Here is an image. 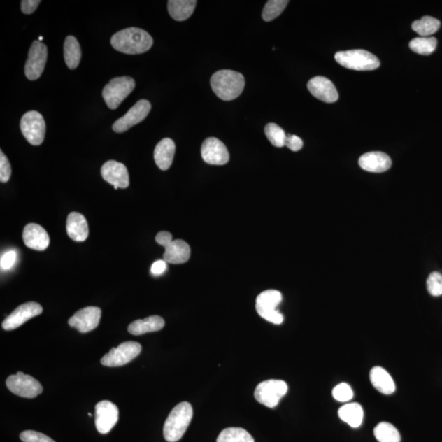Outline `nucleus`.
<instances>
[{"label": "nucleus", "instance_id": "nucleus-1", "mask_svg": "<svg viewBox=\"0 0 442 442\" xmlns=\"http://www.w3.org/2000/svg\"><path fill=\"white\" fill-rule=\"evenodd\" d=\"M110 44L117 51L136 55L150 50L153 40L150 34L143 29L131 27L115 34L110 39Z\"/></svg>", "mask_w": 442, "mask_h": 442}, {"label": "nucleus", "instance_id": "nucleus-2", "mask_svg": "<svg viewBox=\"0 0 442 442\" xmlns=\"http://www.w3.org/2000/svg\"><path fill=\"white\" fill-rule=\"evenodd\" d=\"M211 89L218 98L231 101L243 93L245 86L243 76L231 70L216 71L211 78Z\"/></svg>", "mask_w": 442, "mask_h": 442}, {"label": "nucleus", "instance_id": "nucleus-3", "mask_svg": "<svg viewBox=\"0 0 442 442\" xmlns=\"http://www.w3.org/2000/svg\"><path fill=\"white\" fill-rule=\"evenodd\" d=\"M193 407L189 402H181L171 411L163 427V435L168 442H176L182 439L193 418Z\"/></svg>", "mask_w": 442, "mask_h": 442}, {"label": "nucleus", "instance_id": "nucleus-4", "mask_svg": "<svg viewBox=\"0 0 442 442\" xmlns=\"http://www.w3.org/2000/svg\"><path fill=\"white\" fill-rule=\"evenodd\" d=\"M335 59L345 69L355 71H373L380 66L376 55L363 50L338 52Z\"/></svg>", "mask_w": 442, "mask_h": 442}, {"label": "nucleus", "instance_id": "nucleus-5", "mask_svg": "<svg viewBox=\"0 0 442 442\" xmlns=\"http://www.w3.org/2000/svg\"><path fill=\"white\" fill-rule=\"evenodd\" d=\"M156 242L164 247L166 250L164 255H163V259L166 262L178 265V264L185 263L190 260V247L184 240H172L171 233L162 231L157 234Z\"/></svg>", "mask_w": 442, "mask_h": 442}, {"label": "nucleus", "instance_id": "nucleus-6", "mask_svg": "<svg viewBox=\"0 0 442 442\" xmlns=\"http://www.w3.org/2000/svg\"><path fill=\"white\" fill-rule=\"evenodd\" d=\"M136 81L129 76H121L110 80L103 90V98L110 109H117L133 92Z\"/></svg>", "mask_w": 442, "mask_h": 442}, {"label": "nucleus", "instance_id": "nucleus-7", "mask_svg": "<svg viewBox=\"0 0 442 442\" xmlns=\"http://www.w3.org/2000/svg\"><path fill=\"white\" fill-rule=\"evenodd\" d=\"M283 297L280 292L266 290L257 297L256 309L259 315L272 324L281 325L283 315L277 310Z\"/></svg>", "mask_w": 442, "mask_h": 442}, {"label": "nucleus", "instance_id": "nucleus-8", "mask_svg": "<svg viewBox=\"0 0 442 442\" xmlns=\"http://www.w3.org/2000/svg\"><path fill=\"white\" fill-rule=\"evenodd\" d=\"M21 131L28 143L39 146L44 142L46 124L44 117L36 110H31L23 115L21 120Z\"/></svg>", "mask_w": 442, "mask_h": 442}, {"label": "nucleus", "instance_id": "nucleus-9", "mask_svg": "<svg viewBox=\"0 0 442 442\" xmlns=\"http://www.w3.org/2000/svg\"><path fill=\"white\" fill-rule=\"evenodd\" d=\"M287 384L283 380L271 379L258 384L255 390L254 397L262 405L269 408H275L282 397L287 392Z\"/></svg>", "mask_w": 442, "mask_h": 442}, {"label": "nucleus", "instance_id": "nucleus-10", "mask_svg": "<svg viewBox=\"0 0 442 442\" xmlns=\"http://www.w3.org/2000/svg\"><path fill=\"white\" fill-rule=\"evenodd\" d=\"M141 345L136 342H124L101 359V364L108 367H119L131 362L141 353Z\"/></svg>", "mask_w": 442, "mask_h": 442}, {"label": "nucleus", "instance_id": "nucleus-11", "mask_svg": "<svg viewBox=\"0 0 442 442\" xmlns=\"http://www.w3.org/2000/svg\"><path fill=\"white\" fill-rule=\"evenodd\" d=\"M6 386L9 391L24 398H35L43 392V387L39 381L22 372L9 376L6 380Z\"/></svg>", "mask_w": 442, "mask_h": 442}, {"label": "nucleus", "instance_id": "nucleus-12", "mask_svg": "<svg viewBox=\"0 0 442 442\" xmlns=\"http://www.w3.org/2000/svg\"><path fill=\"white\" fill-rule=\"evenodd\" d=\"M47 59V46L39 41H34L29 50L25 65V74L28 80H36L41 78L45 70Z\"/></svg>", "mask_w": 442, "mask_h": 442}, {"label": "nucleus", "instance_id": "nucleus-13", "mask_svg": "<svg viewBox=\"0 0 442 442\" xmlns=\"http://www.w3.org/2000/svg\"><path fill=\"white\" fill-rule=\"evenodd\" d=\"M151 108V104L148 100H139L124 117L115 122L113 126V131L118 134L127 131L143 122L150 114Z\"/></svg>", "mask_w": 442, "mask_h": 442}, {"label": "nucleus", "instance_id": "nucleus-14", "mask_svg": "<svg viewBox=\"0 0 442 442\" xmlns=\"http://www.w3.org/2000/svg\"><path fill=\"white\" fill-rule=\"evenodd\" d=\"M119 419L118 408L109 401H100L95 406V426L98 432L107 434L117 425Z\"/></svg>", "mask_w": 442, "mask_h": 442}, {"label": "nucleus", "instance_id": "nucleus-15", "mask_svg": "<svg viewBox=\"0 0 442 442\" xmlns=\"http://www.w3.org/2000/svg\"><path fill=\"white\" fill-rule=\"evenodd\" d=\"M42 312L43 307L37 302H27V304L19 306L3 320V329L7 331L16 329L34 317L40 315Z\"/></svg>", "mask_w": 442, "mask_h": 442}, {"label": "nucleus", "instance_id": "nucleus-16", "mask_svg": "<svg viewBox=\"0 0 442 442\" xmlns=\"http://www.w3.org/2000/svg\"><path fill=\"white\" fill-rule=\"evenodd\" d=\"M102 311L97 306H87L76 311L69 320L72 328L78 329L80 333H88L97 328L99 325Z\"/></svg>", "mask_w": 442, "mask_h": 442}, {"label": "nucleus", "instance_id": "nucleus-17", "mask_svg": "<svg viewBox=\"0 0 442 442\" xmlns=\"http://www.w3.org/2000/svg\"><path fill=\"white\" fill-rule=\"evenodd\" d=\"M201 157L211 165L222 166L229 160L227 146L216 138H206L201 148Z\"/></svg>", "mask_w": 442, "mask_h": 442}, {"label": "nucleus", "instance_id": "nucleus-18", "mask_svg": "<svg viewBox=\"0 0 442 442\" xmlns=\"http://www.w3.org/2000/svg\"><path fill=\"white\" fill-rule=\"evenodd\" d=\"M101 175L115 190L127 189L129 185L127 168L121 162L113 160L105 162L101 168Z\"/></svg>", "mask_w": 442, "mask_h": 442}, {"label": "nucleus", "instance_id": "nucleus-19", "mask_svg": "<svg viewBox=\"0 0 442 442\" xmlns=\"http://www.w3.org/2000/svg\"><path fill=\"white\" fill-rule=\"evenodd\" d=\"M311 94L325 103H334L338 99V93L330 80L323 76H315L307 85Z\"/></svg>", "mask_w": 442, "mask_h": 442}, {"label": "nucleus", "instance_id": "nucleus-20", "mask_svg": "<svg viewBox=\"0 0 442 442\" xmlns=\"http://www.w3.org/2000/svg\"><path fill=\"white\" fill-rule=\"evenodd\" d=\"M24 243L29 248L45 251L50 246V239L46 230L37 224H28L22 233Z\"/></svg>", "mask_w": 442, "mask_h": 442}, {"label": "nucleus", "instance_id": "nucleus-21", "mask_svg": "<svg viewBox=\"0 0 442 442\" xmlns=\"http://www.w3.org/2000/svg\"><path fill=\"white\" fill-rule=\"evenodd\" d=\"M359 165L363 170L382 173L390 169L392 160L386 153L382 152H371L364 153L359 157Z\"/></svg>", "mask_w": 442, "mask_h": 442}, {"label": "nucleus", "instance_id": "nucleus-22", "mask_svg": "<svg viewBox=\"0 0 442 442\" xmlns=\"http://www.w3.org/2000/svg\"><path fill=\"white\" fill-rule=\"evenodd\" d=\"M67 235L76 242H84L89 237V225L83 214L71 213L66 220Z\"/></svg>", "mask_w": 442, "mask_h": 442}, {"label": "nucleus", "instance_id": "nucleus-23", "mask_svg": "<svg viewBox=\"0 0 442 442\" xmlns=\"http://www.w3.org/2000/svg\"><path fill=\"white\" fill-rule=\"evenodd\" d=\"M176 144L171 138L162 139L155 148V160L156 164L162 171L169 169L174 159Z\"/></svg>", "mask_w": 442, "mask_h": 442}, {"label": "nucleus", "instance_id": "nucleus-24", "mask_svg": "<svg viewBox=\"0 0 442 442\" xmlns=\"http://www.w3.org/2000/svg\"><path fill=\"white\" fill-rule=\"evenodd\" d=\"M373 386L376 390L385 395H391L396 390V384L393 378L385 369L380 366L373 367L369 373Z\"/></svg>", "mask_w": 442, "mask_h": 442}, {"label": "nucleus", "instance_id": "nucleus-25", "mask_svg": "<svg viewBox=\"0 0 442 442\" xmlns=\"http://www.w3.org/2000/svg\"><path fill=\"white\" fill-rule=\"evenodd\" d=\"M165 321L161 316L152 315L143 320H137L128 326L129 334L142 335L151 332H157L163 329Z\"/></svg>", "mask_w": 442, "mask_h": 442}, {"label": "nucleus", "instance_id": "nucleus-26", "mask_svg": "<svg viewBox=\"0 0 442 442\" xmlns=\"http://www.w3.org/2000/svg\"><path fill=\"white\" fill-rule=\"evenodd\" d=\"M196 0H170L167 3L168 12L176 21H185L194 13Z\"/></svg>", "mask_w": 442, "mask_h": 442}, {"label": "nucleus", "instance_id": "nucleus-27", "mask_svg": "<svg viewBox=\"0 0 442 442\" xmlns=\"http://www.w3.org/2000/svg\"><path fill=\"white\" fill-rule=\"evenodd\" d=\"M338 416L341 420L355 429L362 424L364 411L358 403L347 404L340 408Z\"/></svg>", "mask_w": 442, "mask_h": 442}, {"label": "nucleus", "instance_id": "nucleus-28", "mask_svg": "<svg viewBox=\"0 0 442 442\" xmlns=\"http://www.w3.org/2000/svg\"><path fill=\"white\" fill-rule=\"evenodd\" d=\"M64 59L66 64L70 69H76L81 59V50L79 42L76 37L69 36L64 42Z\"/></svg>", "mask_w": 442, "mask_h": 442}, {"label": "nucleus", "instance_id": "nucleus-29", "mask_svg": "<svg viewBox=\"0 0 442 442\" xmlns=\"http://www.w3.org/2000/svg\"><path fill=\"white\" fill-rule=\"evenodd\" d=\"M216 442H255L249 432L241 427H228L220 432Z\"/></svg>", "mask_w": 442, "mask_h": 442}, {"label": "nucleus", "instance_id": "nucleus-30", "mask_svg": "<svg viewBox=\"0 0 442 442\" xmlns=\"http://www.w3.org/2000/svg\"><path fill=\"white\" fill-rule=\"evenodd\" d=\"M373 434L379 442H401L400 432L387 422L378 424L374 429Z\"/></svg>", "mask_w": 442, "mask_h": 442}, {"label": "nucleus", "instance_id": "nucleus-31", "mask_svg": "<svg viewBox=\"0 0 442 442\" xmlns=\"http://www.w3.org/2000/svg\"><path fill=\"white\" fill-rule=\"evenodd\" d=\"M441 22L437 19L426 16L413 22L412 29L420 36L425 37L434 35L439 30Z\"/></svg>", "mask_w": 442, "mask_h": 442}, {"label": "nucleus", "instance_id": "nucleus-32", "mask_svg": "<svg viewBox=\"0 0 442 442\" xmlns=\"http://www.w3.org/2000/svg\"><path fill=\"white\" fill-rule=\"evenodd\" d=\"M437 41L434 37H419L412 40L410 48L421 55H429L436 50Z\"/></svg>", "mask_w": 442, "mask_h": 442}, {"label": "nucleus", "instance_id": "nucleus-33", "mask_svg": "<svg viewBox=\"0 0 442 442\" xmlns=\"http://www.w3.org/2000/svg\"><path fill=\"white\" fill-rule=\"evenodd\" d=\"M290 3L287 0H270L264 7L262 18L264 21L271 22L276 19L285 10Z\"/></svg>", "mask_w": 442, "mask_h": 442}, {"label": "nucleus", "instance_id": "nucleus-34", "mask_svg": "<svg viewBox=\"0 0 442 442\" xmlns=\"http://www.w3.org/2000/svg\"><path fill=\"white\" fill-rule=\"evenodd\" d=\"M265 133L267 138L272 143V145L277 148L285 146L287 134L278 124L269 123L265 127Z\"/></svg>", "mask_w": 442, "mask_h": 442}, {"label": "nucleus", "instance_id": "nucleus-35", "mask_svg": "<svg viewBox=\"0 0 442 442\" xmlns=\"http://www.w3.org/2000/svg\"><path fill=\"white\" fill-rule=\"evenodd\" d=\"M427 291L432 296L442 295V275L439 272H432L427 280Z\"/></svg>", "mask_w": 442, "mask_h": 442}, {"label": "nucleus", "instance_id": "nucleus-36", "mask_svg": "<svg viewBox=\"0 0 442 442\" xmlns=\"http://www.w3.org/2000/svg\"><path fill=\"white\" fill-rule=\"evenodd\" d=\"M353 396L352 389L347 383H340L333 390V397L340 402H348L352 400Z\"/></svg>", "mask_w": 442, "mask_h": 442}, {"label": "nucleus", "instance_id": "nucleus-37", "mask_svg": "<svg viewBox=\"0 0 442 442\" xmlns=\"http://www.w3.org/2000/svg\"><path fill=\"white\" fill-rule=\"evenodd\" d=\"M20 439L23 442H55L50 436L32 430L22 432Z\"/></svg>", "mask_w": 442, "mask_h": 442}, {"label": "nucleus", "instance_id": "nucleus-38", "mask_svg": "<svg viewBox=\"0 0 442 442\" xmlns=\"http://www.w3.org/2000/svg\"><path fill=\"white\" fill-rule=\"evenodd\" d=\"M12 169L10 162L8 157L1 151L0 152V181L6 183L10 179Z\"/></svg>", "mask_w": 442, "mask_h": 442}, {"label": "nucleus", "instance_id": "nucleus-39", "mask_svg": "<svg viewBox=\"0 0 442 442\" xmlns=\"http://www.w3.org/2000/svg\"><path fill=\"white\" fill-rule=\"evenodd\" d=\"M17 258V254L15 251H8L3 255L1 260H0V266L2 270L8 271L15 265Z\"/></svg>", "mask_w": 442, "mask_h": 442}, {"label": "nucleus", "instance_id": "nucleus-40", "mask_svg": "<svg viewBox=\"0 0 442 442\" xmlns=\"http://www.w3.org/2000/svg\"><path fill=\"white\" fill-rule=\"evenodd\" d=\"M285 146L293 152H297L301 150L302 147H304V142H302L301 138L294 136V134H287Z\"/></svg>", "mask_w": 442, "mask_h": 442}, {"label": "nucleus", "instance_id": "nucleus-41", "mask_svg": "<svg viewBox=\"0 0 442 442\" xmlns=\"http://www.w3.org/2000/svg\"><path fill=\"white\" fill-rule=\"evenodd\" d=\"M41 3L40 0H22V12L25 14H31L36 10Z\"/></svg>", "mask_w": 442, "mask_h": 442}, {"label": "nucleus", "instance_id": "nucleus-42", "mask_svg": "<svg viewBox=\"0 0 442 442\" xmlns=\"http://www.w3.org/2000/svg\"><path fill=\"white\" fill-rule=\"evenodd\" d=\"M167 270V262L164 260L157 261L152 264L151 272L153 276H161Z\"/></svg>", "mask_w": 442, "mask_h": 442}, {"label": "nucleus", "instance_id": "nucleus-43", "mask_svg": "<svg viewBox=\"0 0 442 442\" xmlns=\"http://www.w3.org/2000/svg\"><path fill=\"white\" fill-rule=\"evenodd\" d=\"M43 40H44V37L40 36L39 37V41H42Z\"/></svg>", "mask_w": 442, "mask_h": 442}]
</instances>
